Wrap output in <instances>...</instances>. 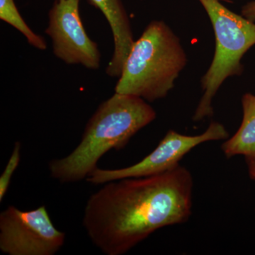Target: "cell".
Here are the masks:
<instances>
[{
	"label": "cell",
	"mask_w": 255,
	"mask_h": 255,
	"mask_svg": "<svg viewBox=\"0 0 255 255\" xmlns=\"http://www.w3.org/2000/svg\"><path fill=\"white\" fill-rule=\"evenodd\" d=\"M194 180L189 169L112 181L89 198L82 226L107 255H123L160 228L187 222Z\"/></svg>",
	"instance_id": "obj_1"
},
{
	"label": "cell",
	"mask_w": 255,
	"mask_h": 255,
	"mask_svg": "<svg viewBox=\"0 0 255 255\" xmlns=\"http://www.w3.org/2000/svg\"><path fill=\"white\" fill-rule=\"evenodd\" d=\"M156 117L155 110L145 100L115 92L99 106L88 121L76 148L65 157L50 161V176L61 183L87 179L97 168L102 156L112 149H124Z\"/></svg>",
	"instance_id": "obj_2"
},
{
	"label": "cell",
	"mask_w": 255,
	"mask_h": 255,
	"mask_svg": "<svg viewBox=\"0 0 255 255\" xmlns=\"http://www.w3.org/2000/svg\"><path fill=\"white\" fill-rule=\"evenodd\" d=\"M187 64L179 37L163 21H151L128 55L115 92L149 102L164 99Z\"/></svg>",
	"instance_id": "obj_3"
},
{
	"label": "cell",
	"mask_w": 255,
	"mask_h": 255,
	"mask_svg": "<svg viewBox=\"0 0 255 255\" xmlns=\"http://www.w3.org/2000/svg\"><path fill=\"white\" fill-rule=\"evenodd\" d=\"M214 28L216 48L212 62L201 78L203 95L193 116L201 122L214 115L213 100L228 78L240 76L244 67L242 58L255 45V24L233 12L221 0H199Z\"/></svg>",
	"instance_id": "obj_4"
},
{
	"label": "cell",
	"mask_w": 255,
	"mask_h": 255,
	"mask_svg": "<svg viewBox=\"0 0 255 255\" xmlns=\"http://www.w3.org/2000/svg\"><path fill=\"white\" fill-rule=\"evenodd\" d=\"M44 206L21 211L9 206L0 214V250L8 255H54L65 243Z\"/></svg>",
	"instance_id": "obj_5"
},
{
	"label": "cell",
	"mask_w": 255,
	"mask_h": 255,
	"mask_svg": "<svg viewBox=\"0 0 255 255\" xmlns=\"http://www.w3.org/2000/svg\"><path fill=\"white\" fill-rule=\"evenodd\" d=\"M227 129L219 122H211L206 131L197 135H187L169 130L157 147L133 165L123 168L103 169L97 167L87 181L95 185L125 178L144 177L168 172L179 165V162L196 146L204 142L226 140Z\"/></svg>",
	"instance_id": "obj_6"
},
{
	"label": "cell",
	"mask_w": 255,
	"mask_h": 255,
	"mask_svg": "<svg viewBox=\"0 0 255 255\" xmlns=\"http://www.w3.org/2000/svg\"><path fill=\"white\" fill-rule=\"evenodd\" d=\"M79 5L80 0H55L45 32L51 38L53 54L58 59L68 65L97 70L101 65V53L85 31Z\"/></svg>",
	"instance_id": "obj_7"
},
{
	"label": "cell",
	"mask_w": 255,
	"mask_h": 255,
	"mask_svg": "<svg viewBox=\"0 0 255 255\" xmlns=\"http://www.w3.org/2000/svg\"><path fill=\"white\" fill-rule=\"evenodd\" d=\"M100 9L107 18L113 34L114 50L106 73L120 78L126 60L135 41L130 19L122 0H87Z\"/></svg>",
	"instance_id": "obj_8"
},
{
	"label": "cell",
	"mask_w": 255,
	"mask_h": 255,
	"mask_svg": "<svg viewBox=\"0 0 255 255\" xmlns=\"http://www.w3.org/2000/svg\"><path fill=\"white\" fill-rule=\"evenodd\" d=\"M243 117L238 131L221 146L225 156L243 155L255 159V95L246 93L242 98Z\"/></svg>",
	"instance_id": "obj_9"
},
{
	"label": "cell",
	"mask_w": 255,
	"mask_h": 255,
	"mask_svg": "<svg viewBox=\"0 0 255 255\" xmlns=\"http://www.w3.org/2000/svg\"><path fill=\"white\" fill-rule=\"evenodd\" d=\"M0 19L21 32L28 43L38 50H46V40L28 26L15 4L14 0H0Z\"/></svg>",
	"instance_id": "obj_10"
},
{
	"label": "cell",
	"mask_w": 255,
	"mask_h": 255,
	"mask_svg": "<svg viewBox=\"0 0 255 255\" xmlns=\"http://www.w3.org/2000/svg\"><path fill=\"white\" fill-rule=\"evenodd\" d=\"M21 144L16 142L11 157L0 177V202L3 201L11 184V178L21 160Z\"/></svg>",
	"instance_id": "obj_11"
},
{
	"label": "cell",
	"mask_w": 255,
	"mask_h": 255,
	"mask_svg": "<svg viewBox=\"0 0 255 255\" xmlns=\"http://www.w3.org/2000/svg\"><path fill=\"white\" fill-rule=\"evenodd\" d=\"M242 15L250 21L255 22V1L248 2L242 8Z\"/></svg>",
	"instance_id": "obj_12"
},
{
	"label": "cell",
	"mask_w": 255,
	"mask_h": 255,
	"mask_svg": "<svg viewBox=\"0 0 255 255\" xmlns=\"http://www.w3.org/2000/svg\"><path fill=\"white\" fill-rule=\"evenodd\" d=\"M246 162L250 176L255 180V159L247 158Z\"/></svg>",
	"instance_id": "obj_13"
}]
</instances>
